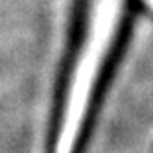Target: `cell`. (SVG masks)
<instances>
[{
  "label": "cell",
  "mask_w": 153,
  "mask_h": 153,
  "mask_svg": "<svg viewBox=\"0 0 153 153\" xmlns=\"http://www.w3.org/2000/svg\"><path fill=\"white\" fill-rule=\"evenodd\" d=\"M144 13L146 15L149 13V7L146 6L144 0H124L122 15L118 19V24L113 33V39L107 46L105 57L94 78L92 89L89 92V102H87L85 113L79 122V129H78V135H76L70 153H87V149H89L96 126H98V118H100L102 109L107 100V94L111 91L113 81L120 70V65H122L126 52L131 45V39H133V33L137 30V22Z\"/></svg>",
  "instance_id": "1"
},
{
  "label": "cell",
  "mask_w": 153,
  "mask_h": 153,
  "mask_svg": "<svg viewBox=\"0 0 153 153\" xmlns=\"http://www.w3.org/2000/svg\"><path fill=\"white\" fill-rule=\"evenodd\" d=\"M91 7H92V0H72L68 26H67V39H65L61 59L57 63L56 81H53V89H52L50 114H48L46 137H45V153H57V144H59L67 103H68V94L72 87V78H74L76 67H78L87 31H89Z\"/></svg>",
  "instance_id": "2"
}]
</instances>
